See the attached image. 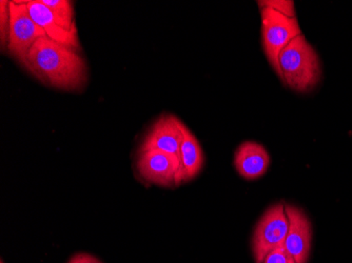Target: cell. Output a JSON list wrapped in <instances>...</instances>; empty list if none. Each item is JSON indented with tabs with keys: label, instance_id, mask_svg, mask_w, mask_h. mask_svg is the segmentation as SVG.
Returning a JSON list of instances; mask_svg holds the SVG:
<instances>
[{
	"label": "cell",
	"instance_id": "obj_13",
	"mask_svg": "<svg viewBox=\"0 0 352 263\" xmlns=\"http://www.w3.org/2000/svg\"><path fill=\"white\" fill-rule=\"evenodd\" d=\"M258 5L260 9L269 8L292 19L296 17L294 3L290 0H261L258 1Z\"/></svg>",
	"mask_w": 352,
	"mask_h": 263
},
{
	"label": "cell",
	"instance_id": "obj_8",
	"mask_svg": "<svg viewBox=\"0 0 352 263\" xmlns=\"http://www.w3.org/2000/svg\"><path fill=\"white\" fill-rule=\"evenodd\" d=\"M184 122L171 114L162 115L150 128L140 152L157 150L179 156L184 140Z\"/></svg>",
	"mask_w": 352,
	"mask_h": 263
},
{
	"label": "cell",
	"instance_id": "obj_14",
	"mask_svg": "<svg viewBox=\"0 0 352 263\" xmlns=\"http://www.w3.org/2000/svg\"><path fill=\"white\" fill-rule=\"evenodd\" d=\"M10 1H0V33H1V43L7 45L8 33L10 25Z\"/></svg>",
	"mask_w": 352,
	"mask_h": 263
},
{
	"label": "cell",
	"instance_id": "obj_6",
	"mask_svg": "<svg viewBox=\"0 0 352 263\" xmlns=\"http://www.w3.org/2000/svg\"><path fill=\"white\" fill-rule=\"evenodd\" d=\"M136 167L140 177L153 185L170 187L183 183L179 156L157 150L140 152Z\"/></svg>",
	"mask_w": 352,
	"mask_h": 263
},
{
	"label": "cell",
	"instance_id": "obj_11",
	"mask_svg": "<svg viewBox=\"0 0 352 263\" xmlns=\"http://www.w3.org/2000/svg\"><path fill=\"white\" fill-rule=\"evenodd\" d=\"M184 140L181 146L179 159L182 163L183 183L195 179L203 169L205 163L203 148L195 134L184 124Z\"/></svg>",
	"mask_w": 352,
	"mask_h": 263
},
{
	"label": "cell",
	"instance_id": "obj_17",
	"mask_svg": "<svg viewBox=\"0 0 352 263\" xmlns=\"http://www.w3.org/2000/svg\"><path fill=\"white\" fill-rule=\"evenodd\" d=\"M1 263H5V262H3V260H1Z\"/></svg>",
	"mask_w": 352,
	"mask_h": 263
},
{
	"label": "cell",
	"instance_id": "obj_15",
	"mask_svg": "<svg viewBox=\"0 0 352 263\" xmlns=\"http://www.w3.org/2000/svg\"><path fill=\"white\" fill-rule=\"evenodd\" d=\"M262 263H296L292 255L283 248L276 249V250L271 251Z\"/></svg>",
	"mask_w": 352,
	"mask_h": 263
},
{
	"label": "cell",
	"instance_id": "obj_2",
	"mask_svg": "<svg viewBox=\"0 0 352 263\" xmlns=\"http://www.w3.org/2000/svg\"><path fill=\"white\" fill-rule=\"evenodd\" d=\"M280 69L283 84L296 92H308L321 80V62L318 53L302 34L280 53Z\"/></svg>",
	"mask_w": 352,
	"mask_h": 263
},
{
	"label": "cell",
	"instance_id": "obj_12",
	"mask_svg": "<svg viewBox=\"0 0 352 263\" xmlns=\"http://www.w3.org/2000/svg\"><path fill=\"white\" fill-rule=\"evenodd\" d=\"M47 9L54 12L61 19L75 23L74 3L70 0H41Z\"/></svg>",
	"mask_w": 352,
	"mask_h": 263
},
{
	"label": "cell",
	"instance_id": "obj_7",
	"mask_svg": "<svg viewBox=\"0 0 352 263\" xmlns=\"http://www.w3.org/2000/svg\"><path fill=\"white\" fill-rule=\"evenodd\" d=\"M27 7L32 19L45 32L49 38L75 50L80 49L76 23L61 19L43 5L41 0H28Z\"/></svg>",
	"mask_w": 352,
	"mask_h": 263
},
{
	"label": "cell",
	"instance_id": "obj_1",
	"mask_svg": "<svg viewBox=\"0 0 352 263\" xmlns=\"http://www.w3.org/2000/svg\"><path fill=\"white\" fill-rule=\"evenodd\" d=\"M23 65L43 84L59 90H79L88 78V69L82 55L49 37L34 43Z\"/></svg>",
	"mask_w": 352,
	"mask_h": 263
},
{
	"label": "cell",
	"instance_id": "obj_5",
	"mask_svg": "<svg viewBox=\"0 0 352 263\" xmlns=\"http://www.w3.org/2000/svg\"><path fill=\"white\" fill-rule=\"evenodd\" d=\"M288 229L289 219L285 205L276 203L269 207L255 225L253 233L252 252L255 262L262 263L271 251L283 248Z\"/></svg>",
	"mask_w": 352,
	"mask_h": 263
},
{
	"label": "cell",
	"instance_id": "obj_4",
	"mask_svg": "<svg viewBox=\"0 0 352 263\" xmlns=\"http://www.w3.org/2000/svg\"><path fill=\"white\" fill-rule=\"evenodd\" d=\"M10 25L7 50L19 62L25 63L28 53L38 39L47 37L45 32L32 19L27 1H10Z\"/></svg>",
	"mask_w": 352,
	"mask_h": 263
},
{
	"label": "cell",
	"instance_id": "obj_9",
	"mask_svg": "<svg viewBox=\"0 0 352 263\" xmlns=\"http://www.w3.org/2000/svg\"><path fill=\"white\" fill-rule=\"evenodd\" d=\"M289 219V229L285 239L284 248L292 255L296 263H307L311 250V223L300 207L285 205Z\"/></svg>",
	"mask_w": 352,
	"mask_h": 263
},
{
	"label": "cell",
	"instance_id": "obj_3",
	"mask_svg": "<svg viewBox=\"0 0 352 263\" xmlns=\"http://www.w3.org/2000/svg\"><path fill=\"white\" fill-rule=\"evenodd\" d=\"M262 43L267 60L280 77V55L294 39L302 35L296 17H288L269 8L261 9Z\"/></svg>",
	"mask_w": 352,
	"mask_h": 263
},
{
	"label": "cell",
	"instance_id": "obj_10",
	"mask_svg": "<svg viewBox=\"0 0 352 263\" xmlns=\"http://www.w3.org/2000/svg\"><path fill=\"white\" fill-rule=\"evenodd\" d=\"M270 155L265 146L255 141L239 144L234 154V167L241 177L255 180L268 171Z\"/></svg>",
	"mask_w": 352,
	"mask_h": 263
},
{
	"label": "cell",
	"instance_id": "obj_16",
	"mask_svg": "<svg viewBox=\"0 0 352 263\" xmlns=\"http://www.w3.org/2000/svg\"><path fill=\"white\" fill-rule=\"evenodd\" d=\"M68 263H104L102 260L88 253H77L71 257Z\"/></svg>",
	"mask_w": 352,
	"mask_h": 263
}]
</instances>
